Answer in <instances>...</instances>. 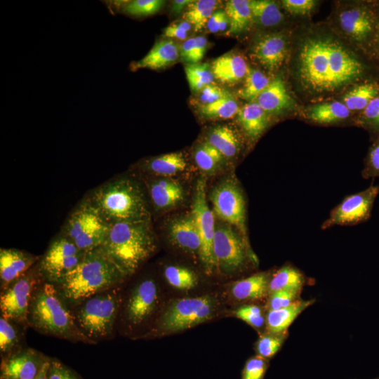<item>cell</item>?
Instances as JSON below:
<instances>
[{
	"label": "cell",
	"mask_w": 379,
	"mask_h": 379,
	"mask_svg": "<svg viewBox=\"0 0 379 379\" xmlns=\"http://www.w3.org/2000/svg\"><path fill=\"white\" fill-rule=\"evenodd\" d=\"M270 82V79L264 73L255 69L248 68L244 84L238 91V94L244 100L254 102Z\"/></svg>",
	"instance_id": "cell-38"
},
{
	"label": "cell",
	"mask_w": 379,
	"mask_h": 379,
	"mask_svg": "<svg viewBox=\"0 0 379 379\" xmlns=\"http://www.w3.org/2000/svg\"><path fill=\"white\" fill-rule=\"evenodd\" d=\"M186 159L181 152H171L154 157L144 161L142 169L148 175L156 177H168L185 169Z\"/></svg>",
	"instance_id": "cell-28"
},
{
	"label": "cell",
	"mask_w": 379,
	"mask_h": 379,
	"mask_svg": "<svg viewBox=\"0 0 379 379\" xmlns=\"http://www.w3.org/2000/svg\"><path fill=\"white\" fill-rule=\"evenodd\" d=\"M361 175L365 179L379 178V135L369 148Z\"/></svg>",
	"instance_id": "cell-49"
},
{
	"label": "cell",
	"mask_w": 379,
	"mask_h": 379,
	"mask_svg": "<svg viewBox=\"0 0 379 379\" xmlns=\"http://www.w3.org/2000/svg\"><path fill=\"white\" fill-rule=\"evenodd\" d=\"M366 72V65L336 41L310 38L300 48L298 76L310 91H333L361 79Z\"/></svg>",
	"instance_id": "cell-1"
},
{
	"label": "cell",
	"mask_w": 379,
	"mask_h": 379,
	"mask_svg": "<svg viewBox=\"0 0 379 379\" xmlns=\"http://www.w3.org/2000/svg\"><path fill=\"white\" fill-rule=\"evenodd\" d=\"M121 286L92 295L71 309L80 331L95 344L109 340L123 301Z\"/></svg>",
	"instance_id": "cell-6"
},
{
	"label": "cell",
	"mask_w": 379,
	"mask_h": 379,
	"mask_svg": "<svg viewBox=\"0 0 379 379\" xmlns=\"http://www.w3.org/2000/svg\"><path fill=\"white\" fill-rule=\"evenodd\" d=\"M230 95L227 91L215 85L211 84L201 90V93L197 98L198 105H201L212 103Z\"/></svg>",
	"instance_id": "cell-51"
},
{
	"label": "cell",
	"mask_w": 379,
	"mask_h": 379,
	"mask_svg": "<svg viewBox=\"0 0 379 379\" xmlns=\"http://www.w3.org/2000/svg\"><path fill=\"white\" fill-rule=\"evenodd\" d=\"M27 328L0 317L1 359L8 357L25 347Z\"/></svg>",
	"instance_id": "cell-29"
},
{
	"label": "cell",
	"mask_w": 379,
	"mask_h": 379,
	"mask_svg": "<svg viewBox=\"0 0 379 379\" xmlns=\"http://www.w3.org/2000/svg\"><path fill=\"white\" fill-rule=\"evenodd\" d=\"M252 55L270 71L278 69L287 53V42L284 35L274 33L259 38L252 48Z\"/></svg>",
	"instance_id": "cell-19"
},
{
	"label": "cell",
	"mask_w": 379,
	"mask_h": 379,
	"mask_svg": "<svg viewBox=\"0 0 379 379\" xmlns=\"http://www.w3.org/2000/svg\"><path fill=\"white\" fill-rule=\"evenodd\" d=\"M304 283V275L298 269L291 265H285L270 277L268 295L281 290L301 291Z\"/></svg>",
	"instance_id": "cell-34"
},
{
	"label": "cell",
	"mask_w": 379,
	"mask_h": 379,
	"mask_svg": "<svg viewBox=\"0 0 379 379\" xmlns=\"http://www.w3.org/2000/svg\"><path fill=\"white\" fill-rule=\"evenodd\" d=\"M219 2L215 0L193 1L186 8L183 18L194 27L196 32H199L206 26Z\"/></svg>",
	"instance_id": "cell-35"
},
{
	"label": "cell",
	"mask_w": 379,
	"mask_h": 379,
	"mask_svg": "<svg viewBox=\"0 0 379 379\" xmlns=\"http://www.w3.org/2000/svg\"><path fill=\"white\" fill-rule=\"evenodd\" d=\"M180 57V48L171 39H162L154 44L141 60L131 65L132 71L146 68L162 69L175 62Z\"/></svg>",
	"instance_id": "cell-21"
},
{
	"label": "cell",
	"mask_w": 379,
	"mask_h": 379,
	"mask_svg": "<svg viewBox=\"0 0 379 379\" xmlns=\"http://www.w3.org/2000/svg\"><path fill=\"white\" fill-rule=\"evenodd\" d=\"M41 258L27 251L17 248L0 249V288L5 289L36 264Z\"/></svg>",
	"instance_id": "cell-18"
},
{
	"label": "cell",
	"mask_w": 379,
	"mask_h": 379,
	"mask_svg": "<svg viewBox=\"0 0 379 379\" xmlns=\"http://www.w3.org/2000/svg\"><path fill=\"white\" fill-rule=\"evenodd\" d=\"M351 112L343 102H328L311 107L307 110V117L314 122L329 124L350 117Z\"/></svg>",
	"instance_id": "cell-33"
},
{
	"label": "cell",
	"mask_w": 379,
	"mask_h": 379,
	"mask_svg": "<svg viewBox=\"0 0 379 379\" xmlns=\"http://www.w3.org/2000/svg\"><path fill=\"white\" fill-rule=\"evenodd\" d=\"M250 2L248 0L226 1L225 11L230 21L227 34H239L249 27L253 20Z\"/></svg>",
	"instance_id": "cell-32"
},
{
	"label": "cell",
	"mask_w": 379,
	"mask_h": 379,
	"mask_svg": "<svg viewBox=\"0 0 379 379\" xmlns=\"http://www.w3.org/2000/svg\"><path fill=\"white\" fill-rule=\"evenodd\" d=\"M207 39L198 36L185 40L180 48L181 59L188 64L199 63L204 56Z\"/></svg>",
	"instance_id": "cell-43"
},
{
	"label": "cell",
	"mask_w": 379,
	"mask_h": 379,
	"mask_svg": "<svg viewBox=\"0 0 379 379\" xmlns=\"http://www.w3.org/2000/svg\"><path fill=\"white\" fill-rule=\"evenodd\" d=\"M157 246L151 220H148L110 225L107 236L99 248L129 277L154 253Z\"/></svg>",
	"instance_id": "cell-4"
},
{
	"label": "cell",
	"mask_w": 379,
	"mask_h": 379,
	"mask_svg": "<svg viewBox=\"0 0 379 379\" xmlns=\"http://www.w3.org/2000/svg\"><path fill=\"white\" fill-rule=\"evenodd\" d=\"M193 1L190 0H175L172 3L171 12L173 14L180 13L183 9L186 8Z\"/></svg>",
	"instance_id": "cell-56"
},
{
	"label": "cell",
	"mask_w": 379,
	"mask_h": 379,
	"mask_svg": "<svg viewBox=\"0 0 379 379\" xmlns=\"http://www.w3.org/2000/svg\"><path fill=\"white\" fill-rule=\"evenodd\" d=\"M377 8L361 4L342 11L338 18L341 29L357 44L370 47L377 22Z\"/></svg>",
	"instance_id": "cell-16"
},
{
	"label": "cell",
	"mask_w": 379,
	"mask_h": 379,
	"mask_svg": "<svg viewBox=\"0 0 379 379\" xmlns=\"http://www.w3.org/2000/svg\"><path fill=\"white\" fill-rule=\"evenodd\" d=\"M223 159L222 154L207 142L201 144L194 152L195 162L204 172L215 170Z\"/></svg>",
	"instance_id": "cell-42"
},
{
	"label": "cell",
	"mask_w": 379,
	"mask_h": 379,
	"mask_svg": "<svg viewBox=\"0 0 379 379\" xmlns=\"http://www.w3.org/2000/svg\"><path fill=\"white\" fill-rule=\"evenodd\" d=\"M49 361L44 365V366L43 367L39 374L34 379H48V369Z\"/></svg>",
	"instance_id": "cell-57"
},
{
	"label": "cell",
	"mask_w": 379,
	"mask_h": 379,
	"mask_svg": "<svg viewBox=\"0 0 379 379\" xmlns=\"http://www.w3.org/2000/svg\"><path fill=\"white\" fill-rule=\"evenodd\" d=\"M44 281L37 262L1 291V316L27 328L30 300L36 288Z\"/></svg>",
	"instance_id": "cell-9"
},
{
	"label": "cell",
	"mask_w": 379,
	"mask_h": 379,
	"mask_svg": "<svg viewBox=\"0 0 379 379\" xmlns=\"http://www.w3.org/2000/svg\"><path fill=\"white\" fill-rule=\"evenodd\" d=\"M145 185L148 198L155 210L171 208L183 199L184 192L181 185L170 179L159 177L147 180Z\"/></svg>",
	"instance_id": "cell-20"
},
{
	"label": "cell",
	"mask_w": 379,
	"mask_h": 379,
	"mask_svg": "<svg viewBox=\"0 0 379 379\" xmlns=\"http://www.w3.org/2000/svg\"><path fill=\"white\" fill-rule=\"evenodd\" d=\"M379 193V185H371L359 192L347 196L331 210L321 226L327 230L336 225H354L368 220L375 200Z\"/></svg>",
	"instance_id": "cell-14"
},
{
	"label": "cell",
	"mask_w": 379,
	"mask_h": 379,
	"mask_svg": "<svg viewBox=\"0 0 379 379\" xmlns=\"http://www.w3.org/2000/svg\"><path fill=\"white\" fill-rule=\"evenodd\" d=\"M314 300H297L288 307L269 310L266 314V329L273 334L286 333L287 329L297 317L312 305Z\"/></svg>",
	"instance_id": "cell-25"
},
{
	"label": "cell",
	"mask_w": 379,
	"mask_h": 379,
	"mask_svg": "<svg viewBox=\"0 0 379 379\" xmlns=\"http://www.w3.org/2000/svg\"><path fill=\"white\" fill-rule=\"evenodd\" d=\"M202 116L208 119H230L238 114V104L230 95L220 98L212 103L199 105Z\"/></svg>",
	"instance_id": "cell-37"
},
{
	"label": "cell",
	"mask_w": 379,
	"mask_h": 379,
	"mask_svg": "<svg viewBox=\"0 0 379 379\" xmlns=\"http://www.w3.org/2000/svg\"><path fill=\"white\" fill-rule=\"evenodd\" d=\"M379 95V82L366 79L356 85L343 97V103L350 112H361Z\"/></svg>",
	"instance_id": "cell-31"
},
{
	"label": "cell",
	"mask_w": 379,
	"mask_h": 379,
	"mask_svg": "<svg viewBox=\"0 0 379 379\" xmlns=\"http://www.w3.org/2000/svg\"><path fill=\"white\" fill-rule=\"evenodd\" d=\"M358 123L370 132L379 135V95L371 100L361 112Z\"/></svg>",
	"instance_id": "cell-45"
},
{
	"label": "cell",
	"mask_w": 379,
	"mask_h": 379,
	"mask_svg": "<svg viewBox=\"0 0 379 379\" xmlns=\"http://www.w3.org/2000/svg\"><path fill=\"white\" fill-rule=\"evenodd\" d=\"M270 277L267 272H258L239 280L231 286V294L241 301L262 299L268 295Z\"/></svg>",
	"instance_id": "cell-27"
},
{
	"label": "cell",
	"mask_w": 379,
	"mask_h": 379,
	"mask_svg": "<svg viewBox=\"0 0 379 379\" xmlns=\"http://www.w3.org/2000/svg\"><path fill=\"white\" fill-rule=\"evenodd\" d=\"M211 201L214 214L236 227L239 234L248 244L245 199L237 183L230 179L222 181L213 190Z\"/></svg>",
	"instance_id": "cell-12"
},
{
	"label": "cell",
	"mask_w": 379,
	"mask_h": 379,
	"mask_svg": "<svg viewBox=\"0 0 379 379\" xmlns=\"http://www.w3.org/2000/svg\"><path fill=\"white\" fill-rule=\"evenodd\" d=\"M213 251L215 267L226 273L241 269L248 257L255 259L249 244L231 225L215 228Z\"/></svg>",
	"instance_id": "cell-13"
},
{
	"label": "cell",
	"mask_w": 379,
	"mask_h": 379,
	"mask_svg": "<svg viewBox=\"0 0 379 379\" xmlns=\"http://www.w3.org/2000/svg\"><path fill=\"white\" fill-rule=\"evenodd\" d=\"M117 2L118 3V1ZM120 2L118 4L121 5V6H119L121 12L126 15L138 18L157 13L161 9L166 1L162 0H133L126 3Z\"/></svg>",
	"instance_id": "cell-41"
},
{
	"label": "cell",
	"mask_w": 379,
	"mask_h": 379,
	"mask_svg": "<svg viewBox=\"0 0 379 379\" xmlns=\"http://www.w3.org/2000/svg\"><path fill=\"white\" fill-rule=\"evenodd\" d=\"M268 366L267 359L259 355L252 357L245 363L241 379H264Z\"/></svg>",
	"instance_id": "cell-47"
},
{
	"label": "cell",
	"mask_w": 379,
	"mask_h": 379,
	"mask_svg": "<svg viewBox=\"0 0 379 379\" xmlns=\"http://www.w3.org/2000/svg\"><path fill=\"white\" fill-rule=\"evenodd\" d=\"M168 232L170 239L180 248L199 254L201 238L192 214L174 220L169 224Z\"/></svg>",
	"instance_id": "cell-23"
},
{
	"label": "cell",
	"mask_w": 379,
	"mask_h": 379,
	"mask_svg": "<svg viewBox=\"0 0 379 379\" xmlns=\"http://www.w3.org/2000/svg\"><path fill=\"white\" fill-rule=\"evenodd\" d=\"M159 300V288L152 278L142 279L131 289L121 305L117 325L126 331L142 326L154 315Z\"/></svg>",
	"instance_id": "cell-10"
},
{
	"label": "cell",
	"mask_w": 379,
	"mask_h": 379,
	"mask_svg": "<svg viewBox=\"0 0 379 379\" xmlns=\"http://www.w3.org/2000/svg\"><path fill=\"white\" fill-rule=\"evenodd\" d=\"M185 72L188 84L193 91H201L213 84L214 76L206 63L187 64Z\"/></svg>",
	"instance_id": "cell-40"
},
{
	"label": "cell",
	"mask_w": 379,
	"mask_h": 379,
	"mask_svg": "<svg viewBox=\"0 0 379 379\" xmlns=\"http://www.w3.org/2000/svg\"><path fill=\"white\" fill-rule=\"evenodd\" d=\"M164 275L167 282L178 289L190 290L197 284L196 274L184 267L168 265L164 268Z\"/></svg>",
	"instance_id": "cell-39"
},
{
	"label": "cell",
	"mask_w": 379,
	"mask_h": 379,
	"mask_svg": "<svg viewBox=\"0 0 379 379\" xmlns=\"http://www.w3.org/2000/svg\"><path fill=\"white\" fill-rule=\"evenodd\" d=\"M191 214L201 238L199 255L205 272L211 274L215 267L213 248L216 227L214 213L210 209L206 199L205 182L202 179H199L196 184Z\"/></svg>",
	"instance_id": "cell-15"
},
{
	"label": "cell",
	"mask_w": 379,
	"mask_h": 379,
	"mask_svg": "<svg viewBox=\"0 0 379 379\" xmlns=\"http://www.w3.org/2000/svg\"><path fill=\"white\" fill-rule=\"evenodd\" d=\"M48 379H84L77 371L56 358L51 357L48 369Z\"/></svg>",
	"instance_id": "cell-50"
},
{
	"label": "cell",
	"mask_w": 379,
	"mask_h": 379,
	"mask_svg": "<svg viewBox=\"0 0 379 379\" xmlns=\"http://www.w3.org/2000/svg\"><path fill=\"white\" fill-rule=\"evenodd\" d=\"M206 142L218 150L224 157L232 158L240 150L239 136L229 126L221 125L212 128Z\"/></svg>",
	"instance_id": "cell-30"
},
{
	"label": "cell",
	"mask_w": 379,
	"mask_h": 379,
	"mask_svg": "<svg viewBox=\"0 0 379 379\" xmlns=\"http://www.w3.org/2000/svg\"><path fill=\"white\" fill-rule=\"evenodd\" d=\"M28 324L36 332L72 343L95 344L80 331L71 310L54 284L44 281L34 291L28 310Z\"/></svg>",
	"instance_id": "cell-5"
},
{
	"label": "cell",
	"mask_w": 379,
	"mask_h": 379,
	"mask_svg": "<svg viewBox=\"0 0 379 379\" xmlns=\"http://www.w3.org/2000/svg\"><path fill=\"white\" fill-rule=\"evenodd\" d=\"M286 335L287 333L282 334L267 333L262 335L256 343L257 355L266 359L272 358L280 350Z\"/></svg>",
	"instance_id": "cell-44"
},
{
	"label": "cell",
	"mask_w": 379,
	"mask_h": 379,
	"mask_svg": "<svg viewBox=\"0 0 379 379\" xmlns=\"http://www.w3.org/2000/svg\"><path fill=\"white\" fill-rule=\"evenodd\" d=\"M86 253L59 232L41 255L39 270L47 282L56 284L80 264Z\"/></svg>",
	"instance_id": "cell-11"
},
{
	"label": "cell",
	"mask_w": 379,
	"mask_h": 379,
	"mask_svg": "<svg viewBox=\"0 0 379 379\" xmlns=\"http://www.w3.org/2000/svg\"><path fill=\"white\" fill-rule=\"evenodd\" d=\"M370 48L372 51L373 55L379 61V8L378 11V18L375 32Z\"/></svg>",
	"instance_id": "cell-55"
},
{
	"label": "cell",
	"mask_w": 379,
	"mask_h": 379,
	"mask_svg": "<svg viewBox=\"0 0 379 379\" xmlns=\"http://www.w3.org/2000/svg\"><path fill=\"white\" fill-rule=\"evenodd\" d=\"M109 227L99 213L83 198L69 213L60 232L81 251L87 253L104 243Z\"/></svg>",
	"instance_id": "cell-7"
},
{
	"label": "cell",
	"mask_w": 379,
	"mask_h": 379,
	"mask_svg": "<svg viewBox=\"0 0 379 379\" xmlns=\"http://www.w3.org/2000/svg\"><path fill=\"white\" fill-rule=\"evenodd\" d=\"M254 20L264 27H272L280 23L283 15L276 2L268 0H253L250 2Z\"/></svg>",
	"instance_id": "cell-36"
},
{
	"label": "cell",
	"mask_w": 379,
	"mask_h": 379,
	"mask_svg": "<svg viewBox=\"0 0 379 379\" xmlns=\"http://www.w3.org/2000/svg\"><path fill=\"white\" fill-rule=\"evenodd\" d=\"M50 357L28 347L1 359L0 379H34Z\"/></svg>",
	"instance_id": "cell-17"
},
{
	"label": "cell",
	"mask_w": 379,
	"mask_h": 379,
	"mask_svg": "<svg viewBox=\"0 0 379 379\" xmlns=\"http://www.w3.org/2000/svg\"><path fill=\"white\" fill-rule=\"evenodd\" d=\"M107 223L151 220L149 201L143 188L127 176L109 179L84 197Z\"/></svg>",
	"instance_id": "cell-3"
},
{
	"label": "cell",
	"mask_w": 379,
	"mask_h": 379,
	"mask_svg": "<svg viewBox=\"0 0 379 379\" xmlns=\"http://www.w3.org/2000/svg\"><path fill=\"white\" fill-rule=\"evenodd\" d=\"M192 26L185 20L175 22L164 29V35L168 38L183 40L187 38V32L190 31Z\"/></svg>",
	"instance_id": "cell-54"
},
{
	"label": "cell",
	"mask_w": 379,
	"mask_h": 379,
	"mask_svg": "<svg viewBox=\"0 0 379 379\" xmlns=\"http://www.w3.org/2000/svg\"><path fill=\"white\" fill-rule=\"evenodd\" d=\"M215 301L208 295L176 300L157 318L152 332L166 333L190 328L210 319Z\"/></svg>",
	"instance_id": "cell-8"
},
{
	"label": "cell",
	"mask_w": 379,
	"mask_h": 379,
	"mask_svg": "<svg viewBox=\"0 0 379 379\" xmlns=\"http://www.w3.org/2000/svg\"><path fill=\"white\" fill-rule=\"evenodd\" d=\"M128 278L98 247L86 253L80 264L54 284L71 310L92 295L121 286Z\"/></svg>",
	"instance_id": "cell-2"
},
{
	"label": "cell",
	"mask_w": 379,
	"mask_h": 379,
	"mask_svg": "<svg viewBox=\"0 0 379 379\" xmlns=\"http://www.w3.org/2000/svg\"><path fill=\"white\" fill-rule=\"evenodd\" d=\"M248 68L242 56L232 53L215 58L211 65L214 78L227 84H236L246 77Z\"/></svg>",
	"instance_id": "cell-24"
},
{
	"label": "cell",
	"mask_w": 379,
	"mask_h": 379,
	"mask_svg": "<svg viewBox=\"0 0 379 379\" xmlns=\"http://www.w3.org/2000/svg\"><path fill=\"white\" fill-rule=\"evenodd\" d=\"M234 315L256 329L265 325L266 315L262 309L256 305H244L234 312Z\"/></svg>",
	"instance_id": "cell-46"
},
{
	"label": "cell",
	"mask_w": 379,
	"mask_h": 379,
	"mask_svg": "<svg viewBox=\"0 0 379 379\" xmlns=\"http://www.w3.org/2000/svg\"><path fill=\"white\" fill-rule=\"evenodd\" d=\"M300 291L298 290H281L270 294L267 304L268 311L289 306L299 299Z\"/></svg>",
	"instance_id": "cell-48"
},
{
	"label": "cell",
	"mask_w": 379,
	"mask_h": 379,
	"mask_svg": "<svg viewBox=\"0 0 379 379\" xmlns=\"http://www.w3.org/2000/svg\"><path fill=\"white\" fill-rule=\"evenodd\" d=\"M284 8L293 15H305L310 13L315 6L313 0H284Z\"/></svg>",
	"instance_id": "cell-52"
},
{
	"label": "cell",
	"mask_w": 379,
	"mask_h": 379,
	"mask_svg": "<svg viewBox=\"0 0 379 379\" xmlns=\"http://www.w3.org/2000/svg\"><path fill=\"white\" fill-rule=\"evenodd\" d=\"M268 114L256 102H250L239 109L237 119L246 136L257 140L267 127Z\"/></svg>",
	"instance_id": "cell-26"
},
{
	"label": "cell",
	"mask_w": 379,
	"mask_h": 379,
	"mask_svg": "<svg viewBox=\"0 0 379 379\" xmlns=\"http://www.w3.org/2000/svg\"><path fill=\"white\" fill-rule=\"evenodd\" d=\"M230 25L229 18L225 11H218L213 13L206 24L208 32L218 33L224 32Z\"/></svg>",
	"instance_id": "cell-53"
},
{
	"label": "cell",
	"mask_w": 379,
	"mask_h": 379,
	"mask_svg": "<svg viewBox=\"0 0 379 379\" xmlns=\"http://www.w3.org/2000/svg\"><path fill=\"white\" fill-rule=\"evenodd\" d=\"M254 102L267 114H273L291 110L295 105V102L281 77H276L270 81Z\"/></svg>",
	"instance_id": "cell-22"
},
{
	"label": "cell",
	"mask_w": 379,
	"mask_h": 379,
	"mask_svg": "<svg viewBox=\"0 0 379 379\" xmlns=\"http://www.w3.org/2000/svg\"><path fill=\"white\" fill-rule=\"evenodd\" d=\"M373 379H379V377H378V378H373Z\"/></svg>",
	"instance_id": "cell-58"
}]
</instances>
